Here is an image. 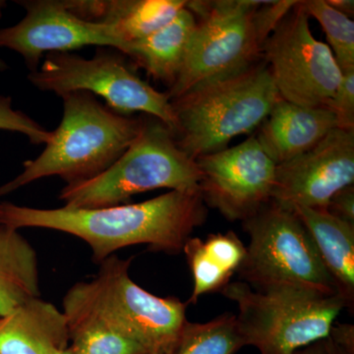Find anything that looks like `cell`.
Here are the masks:
<instances>
[{
    "label": "cell",
    "mask_w": 354,
    "mask_h": 354,
    "mask_svg": "<svg viewBox=\"0 0 354 354\" xmlns=\"http://www.w3.org/2000/svg\"><path fill=\"white\" fill-rule=\"evenodd\" d=\"M207 215L199 190H172L136 204L97 209H38L0 203V225L73 235L90 246L95 264L120 249L139 244L153 252L177 255Z\"/></svg>",
    "instance_id": "cell-1"
},
{
    "label": "cell",
    "mask_w": 354,
    "mask_h": 354,
    "mask_svg": "<svg viewBox=\"0 0 354 354\" xmlns=\"http://www.w3.org/2000/svg\"><path fill=\"white\" fill-rule=\"evenodd\" d=\"M324 353L325 354H349L339 348L337 344H335L329 337L323 339Z\"/></svg>",
    "instance_id": "cell-29"
},
{
    "label": "cell",
    "mask_w": 354,
    "mask_h": 354,
    "mask_svg": "<svg viewBox=\"0 0 354 354\" xmlns=\"http://www.w3.org/2000/svg\"><path fill=\"white\" fill-rule=\"evenodd\" d=\"M120 51H100L92 58L71 53H50L28 80L43 92L62 97L86 92L101 97L109 109L130 115L142 113L167 125L172 132L176 116L167 93L156 90L137 75Z\"/></svg>",
    "instance_id": "cell-9"
},
{
    "label": "cell",
    "mask_w": 354,
    "mask_h": 354,
    "mask_svg": "<svg viewBox=\"0 0 354 354\" xmlns=\"http://www.w3.org/2000/svg\"><path fill=\"white\" fill-rule=\"evenodd\" d=\"M132 260L113 255L102 261L94 278L79 281L65 293L62 312L68 322L99 324L138 344L146 354H174L189 322L188 304L137 285L129 274Z\"/></svg>",
    "instance_id": "cell-2"
},
{
    "label": "cell",
    "mask_w": 354,
    "mask_h": 354,
    "mask_svg": "<svg viewBox=\"0 0 354 354\" xmlns=\"http://www.w3.org/2000/svg\"><path fill=\"white\" fill-rule=\"evenodd\" d=\"M195 25L194 14L185 6L164 27L130 44L123 55L171 88L183 68Z\"/></svg>",
    "instance_id": "cell-19"
},
{
    "label": "cell",
    "mask_w": 354,
    "mask_h": 354,
    "mask_svg": "<svg viewBox=\"0 0 354 354\" xmlns=\"http://www.w3.org/2000/svg\"><path fill=\"white\" fill-rule=\"evenodd\" d=\"M183 252L193 277V290L186 304H196L206 293L221 292L239 272L246 258V247L232 230L201 239L189 237Z\"/></svg>",
    "instance_id": "cell-18"
},
{
    "label": "cell",
    "mask_w": 354,
    "mask_h": 354,
    "mask_svg": "<svg viewBox=\"0 0 354 354\" xmlns=\"http://www.w3.org/2000/svg\"><path fill=\"white\" fill-rule=\"evenodd\" d=\"M329 337L339 348L349 354H354V327L349 324L333 326Z\"/></svg>",
    "instance_id": "cell-27"
},
{
    "label": "cell",
    "mask_w": 354,
    "mask_h": 354,
    "mask_svg": "<svg viewBox=\"0 0 354 354\" xmlns=\"http://www.w3.org/2000/svg\"><path fill=\"white\" fill-rule=\"evenodd\" d=\"M304 1H297L263 48V59L279 97L306 108H326L337 92L342 70L327 44L310 30Z\"/></svg>",
    "instance_id": "cell-10"
},
{
    "label": "cell",
    "mask_w": 354,
    "mask_h": 354,
    "mask_svg": "<svg viewBox=\"0 0 354 354\" xmlns=\"http://www.w3.org/2000/svg\"><path fill=\"white\" fill-rule=\"evenodd\" d=\"M69 341L66 316L41 297L0 318V354H53Z\"/></svg>",
    "instance_id": "cell-15"
},
{
    "label": "cell",
    "mask_w": 354,
    "mask_h": 354,
    "mask_svg": "<svg viewBox=\"0 0 354 354\" xmlns=\"http://www.w3.org/2000/svg\"><path fill=\"white\" fill-rule=\"evenodd\" d=\"M337 128L326 108H306L279 97L258 128L256 139L277 165L302 155Z\"/></svg>",
    "instance_id": "cell-14"
},
{
    "label": "cell",
    "mask_w": 354,
    "mask_h": 354,
    "mask_svg": "<svg viewBox=\"0 0 354 354\" xmlns=\"http://www.w3.org/2000/svg\"><path fill=\"white\" fill-rule=\"evenodd\" d=\"M243 346L236 316L225 313L207 323L188 322L174 354H235Z\"/></svg>",
    "instance_id": "cell-21"
},
{
    "label": "cell",
    "mask_w": 354,
    "mask_h": 354,
    "mask_svg": "<svg viewBox=\"0 0 354 354\" xmlns=\"http://www.w3.org/2000/svg\"><path fill=\"white\" fill-rule=\"evenodd\" d=\"M221 293L236 304L244 346L259 354H295L322 341L346 308L339 295L295 288L257 290L242 281H230Z\"/></svg>",
    "instance_id": "cell-7"
},
{
    "label": "cell",
    "mask_w": 354,
    "mask_h": 354,
    "mask_svg": "<svg viewBox=\"0 0 354 354\" xmlns=\"http://www.w3.org/2000/svg\"><path fill=\"white\" fill-rule=\"evenodd\" d=\"M250 237L239 271L254 290L295 288L337 295L308 230L297 214L272 201L242 221Z\"/></svg>",
    "instance_id": "cell-8"
},
{
    "label": "cell",
    "mask_w": 354,
    "mask_h": 354,
    "mask_svg": "<svg viewBox=\"0 0 354 354\" xmlns=\"http://www.w3.org/2000/svg\"><path fill=\"white\" fill-rule=\"evenodd\" d=\"M62 99L64 115L50 141L38 158L26 160L19 176L0 186V197L46 177H60L66 185L95 178L141 132L143 118L116 113L90 93H68Z\"/></svg>",
    "instance_id": "cell-4"
},
{
    "label": "cell",
    "mask_w": 354,
    "mask_h": 354,
    "mask_svg": "<svg viewBox=\"0 0 354 354\" xmlns=\"http://www.w3.org/2000/svg\"><path fill=\"white\" fill-rule=\"evenodd\" d=\"M295 354H325L324 353L323 339L320 342H314L306 348L299 349Z\"/></svg>",
    "instance_id": "cell-30"
},
{
    "label": "cell",
    "mask_w": 354,
    "mask_h": 354,
    "mask_svg": "<svg viewBox=\"0 0 354 354\" xmlns=\"http://www.w3.org/2000/svg\"><path fill=\"white\" fill-rule=\"evenodd\" d=\"M147 116L138 137L106 171L90 180L64 186L58 196L64 207L115 206L134 195L162 188L199 190L201 171L196 160L179 148L171 128Z\"/></svg>",
    "instance_id": "cell-6"
},
{
    "label": "cell",
    "mask_w": 354,
    "mask_h": 354,
    "mask_svg": "<svg viewBox=\"0 0 354 354\" xmlns=\"http://www.w3.org/2000/svg\"><path fill=\"white\" fill-rule=\"evenodd\" d=\"M326 209L339 220L354 225V186H348L335 193Z\"/></svg>",
    "instance_id": "cell-26"
},
{
    "label": "cell",
    "mask_w": 354,
    "mask_h": 354,
    "mask_svg": "<svg viewBox=\"0 0 354 354\" xmlns=\"http://www.w3.org/2000/svg\"><path fill=\"white\" fill-rule=\"evenodd\" d=\"M38 256L15 228L0 225V318L41 297Z\"/></svg>",
    "instance_id": "cell-20"
},
{
    "label": "cell",
    "mask_w": 354,
    "mask_h": 354,
    "mask_svg": "<svg viewBox=\"0 0 354 354\" xmlns=\"http://www.w3.org/2000/svg\"><path fill=\"white\" fill-rule=\"evenodd\" d=\"M279 99L264 59L202 84L171 101L177 145L194 160L223 150L258 129Z\"/></svg>",
    "instance_id": "cell-5"
},
{
    "label": "cell",
    "mask_w": 354,
    "mask_h": 354,
    "mask_svg": "<svg viewBox=\"0 0 354 354\" xmlns=\"http://www.w3.org/2000/svg\"><path fill=\"white\" fill-rule=\"evenodd\" d=\"M206 206L230 221H244L271 201L276 167L255 136L196 160Z\"/></svg>",
    "instance_id": "cell-11"
},
{
    "label": "cell",
    "mask_w": 354,
    "mask_h": 354,
    "mask_svg": "<svg viewBox=\"0 0 354 354\" xmlns=\"http://www.w3.org/2000/svg\"><path fill=\"white\" fill-rule=\"evenodd\" d=\"M327 2L339 12L344 14L349 18L351 16L353 17L354 14L353 0H328Z\"/></svg>",
    "instance_id": "cell-28"
},
{
    "label": "cell",
    "mask_w": 354,
    "mask_h": 354,
    "mask_svg": "<svg viewBox=\"0 0 354 354\" xmlns=\"http://www.w3.org/2000/svg\"><path fill=\"white\" fill-rule=\"evenodd\" d=\"M67 7L88 22L111 26L125 44L150 36L185 8L186 0H65ZM123 50V53H124Z\"/></svg>",
    "instance_id": "cell-16"
},
{
    "label": "cell",
    "mask_w": 354,
    "mask_h": 354,
    "mask_svg": "<svg viewBox=\"0 0 354 354\" xmlns=\"http://www.w3.org/2000/svg\"><path fill=\"white\" fill-rule=\"evenodd\" d=\"M295 0L187 1L196 19L183 68L167 91L171 101L263 59V48Z\"/></svg>",
    "instance_id": "cell-3"
},
{
    "label": "cell",
    "mask_w": 354,
    "mask_h": 354,
    "mask_svg": "<svg viewBox=\"0 0 354 354\" xmlns=\"http://www.w3.org/2000/svg\"><path fill=\"white\" fill-rule=\"evenodd\" d=\"M53 354H72L71 351H69V348L60 349V351H57Z\"/></svg>",
    "instance_id": "cell-31"
},
{
    "label": "cell",
    "mask_w": 354,
    "mask_h": 354,
    "mask_svg": "<svg viewBox=\"0 0 354 354\" xmlns=\"http://www.w3.org/2000/svg\"><path fill=\"white\" fill-rule=\"evenodd\" d=\"M68 326L72 354H146L138 344L99 324L77 321Z\"/></svg>",
    "instance_id": "cell-23"
},
{
    "label": "cell",
    "mask_w": 354,
    "mask_h": 354,
    "mask_svg": "<svg viewBox=\"0 0 354 354\" xmlns=\"http://www.w3.org/2000/svg\"><path fill=\"white\" fill-rule=\"evenodd\" d=\"M354 183V130L335 128L309 151L276 167L271 201L293 211L327 208Z\"/></svg>",
    "instance_id": "cell-13"
},
{
    "label": "cell",
    "mask_w": 354,
    "mask_h": 354,
    "mask_svg": "<svg viewBox=\"0 0 354 354\" xmlns=\"http://www.w3.org/2000/svg\"><path fill=\"white\" fill-rule=\"evenodd\" d=\"M25 17L18 24L0 29V48L19 53L30 72L36 71L43 57L70 53L86 46H109L123 53L125 44L108 25L78 17L59 0L18 1Z\"/></svg>",
    "instance_id": "cell-12"
},
{
    "label": "cell",
    "mask_w": 354,
    "mask_h": 354,
    "mask_svg": "<svg viewBox=\"0 0 354 354\" xmlns=\"http://www.w3.org/2000/svg\"><path fill=\"white\" fill-rule=\"evenodd\" d=\"M6 68L7 65L6 64V62H4L3 60L0 59V70L3 71V70H6Z\"/></svg>",
    "instance_id": "cell-32"
},
{
    "label": "cell",
    "mask_w": 354,
    "mask_h": 354,
    "mask_svg": "<svg viewBox=\"0 0 354 354\" xmlns=\"http://www.w3.org/2000/svg\"><path fill=\"white\" fill-rule=\"evenodd\" d=\"M342 73L341 83L328 109L334 113L337 128L354 130V69Z\"/></svg>",
    "instance_id": "cell-25"
},
{
    "label": "cell",
    "mask_w": 354,
    "mask_h": 354,
    "mask_svg": "<svg viewBox=\"0 0 354 354\" xmlns=\"http://www.w3.org/2000/svg\"><path fill=\"white\" fill-rule=\"evenodd\" d=\"M0 130L21 133L34 145H46L53 137V131L39 125L27 114L14 109L11 97L4 95H0Z\"/></svg>",
    "instance_id": "cell-24"
},
{
    "label": "cell",
    "mask_w": 354,
    "mask_h": 354,
    "mask_svg": "<svg viewBox=\"0 0 354 354\" xmlns=\"http://www.w3.org/2000/svg\"><path fill=\"white\" fill-rule=\"evenodd\" d=\"M308 230L321 260L334 281L346 308L354 307V225L326 208L293 209Z\"/></svg>",
    "instance_id": "cell-17"
},
{
    "label": "cell",
    "mask_w": 354,
    "mask_h": 354,
    "mask_svg": "<svg viewBox=\"0 0 354 354\" xmlns=\"http://www.w3.org/2000/svg\"><path fill=\"white\" fill-rule=\"evenodd\" d=\"M309 17L321 25L342 72L354 69V22L335 10L326 0H304Z\"/></svg>",
    "instance_id": "cell-22"
}]
</instances>
